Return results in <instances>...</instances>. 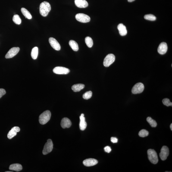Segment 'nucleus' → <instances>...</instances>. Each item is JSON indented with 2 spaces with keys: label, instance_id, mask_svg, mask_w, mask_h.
Masks as SVG:
<instances>
[{
  "label": "nucleus",
  "instance_id": "1",
  "mask_svg": "<svg viewBox=\"0 0 172 172\" xmlns=\"http://www.w3.org/2000/svg\"><path fill=\"white\" fill-rule=\"evenodd\" d=\"M51 7L50 4L47 1H44L41 3L40 6V13L41 15L46 17L50 11Z\"/></svg>",
  "mask_w": 172,
  "mask_h": 172
},
{
  "label": "nucleus",
  "instance_id": "2",
  "mask_svg": "<svg viewBox=\"0 0 172 172\" xmlns=\"http://www.w3.org/2000/svg\"><path fill=\"white\" fill-rule=\"evenodd\" d=\"M51 116V112L47 110L41 114L39 116V121L42 125H45L49 121Z\"/></svg>",
  "mask_w": 172,
  "mask_h": 172
},
{
  "label": "nucleus",
  "instance_id": "3",
  "mask_svg": "<svg viewBox=\"0 0 172 172\" xmlns=\"http://www.w3.org/2000/svg\"><path fill=\"white\" fill-rule=\"evenodd\" d=\"M148 159L153 164H156L158 161L157 153L154 149H149L147 151Z\"/></svg>",
  "mask_w": 172,
  "mask_h": 172
},
{
  "label": "nucleus",
  "instance_id": "4",
  "mask_svg": "<svg viewBox=\"0 0 172 172\" xmlns=\"http://www.w3.org/2000/svg\"><path fill=\"white\" fill-rule=\"evenodd\" d=\"M115 57L114 54H110L107 56L104 59L103 65L104 66L108 67L112 64L115 60Z\"/></svg>",
  "mask_w": 172,
  "mask_h": 172
},
{
  "label": "nucleus",
  "instance_id": "5",
  "mask_svg": "<svg viewBox=\"0 0 172 172\" xmlns=\"http://www.w3.org/2000/svg\"><path fill=\"white\" fill-rule=\"evenodd\" d=\"M53 143L51 140L50 139H48L47 141V142L45 143L44 146L42 153L44 155L50 153L52 151L53 148Z\"/></svg>",
  "mask_w": 172,
  "mask_h": 172
},
{
  "label": "nucleus",
  "instance_id": "6",
  "mask_svg": "<svg viewBox=\"0 0 172 172\" xmlns=\"http://www.w3.org/2000/svg\"><path fill=\"white\" fill-rule=\"evenodd\" d=\"M145 86L143 84L138 83L136 84L132 88V93L134 94H137L142 93L143 92Z\"/></svg>",
  "mask_w": 172,
  "mask_h": 172
},
{
  "label": "nucleus",
  "instance_id": "7",
  "mask_svg": "<svg viewBox=\"0 0 172 172\" xmlns=\"http://www.w3.org/2000/svg\"><path fill=\"white\" fill-rule=\"evenodd\" d=\"M76 19L79 22L82 23H87L90 21V18L89 16L86 14H78L76 15Z\"/></svg>",
  "mask_w": 172,
  "mask_h": 172
},
{
  "label": "nucleus",
  "instance_id": "8",
  "mask_svg": "<svg viewBox=\"0 0 172 172\" xmlns=\"http://www.w3.org/2000/svg\"><path fill=\"white\" fill-rule=\"evenodd\" d=\"M53 72L57 74H67L70 72L69 69L66 68L58 66L55 68L53 70Z\"/></svg>",
  "mask_w": 172,
  "mask_h": 172
},
{
  "label": "nucleus",
  "instance_id": "9",
  "mask_svg": "<svg viewBox=\"0 0 172 172\" xmlns=\"http://www.w3.org/2000/svg\"><path fill=\"white\" fill-rule=\"evenodd\" d=\"M169 154V151L168 147L167 146H163L161 150L159 156L162 160L164 161L167 159Z\"/></svg>",
  "mask_w": 172,
  "mask_h": 172
},
{
  "label": "nucleus",
  "instance_id": "10",
  "mask_svg": "<svg viewBox=\"0 0 172 172\" xmlns=\"http://www.w3.org/2000/svg\"><path fill=\"white\" fill-rule=\"evenodd\" d=\"M20 48L19 47H13L10 49L6 55L5 58L7 59L12 58L18 53Z\"/></svg>",
  "mask_w": 172,
  "mask_h": 172
},
{
  "label": "nucleus",
  "instance_id": "11",
  "mask_svg": "<svg viewBox=\"0 0 172 172\" xmlns=\"http://www.w3.org/2000/svg\"><path fill=\"white\" fill-rule=\"evenodd\" d=\"M49 42L51 46L56 50L59 51L61 49V46L59 43L55 38L53 37L50 38L49 39Z\"/></svg>",
  "mask_w": 172,
  "mask_h": 172
},
{
  "label": "nucleus",
  "instance_id": "12",
  "mask_svg": "<svg viewBox=\"0 0 172 172\" xmlns=\"http://www.w3.org/2000/svg\"><path fill=\"white\" fill-rule=\"evenodd\" d=\"M98 161L93 158H88L84 160L83 162L84 165L87 167H92L98 164Z\"/></svg>",
  "mask_w": 172,
  "mask_h": 172
},
{
  "label": "nucleus",
  "instance_id": "13",
  "mask_svg": "<svg viewBox=\"0 0 172 172\" xmlns=\"http://www.w3.org/2000/svg\"><path fill=\"white\" fill-rule=\"evenodd\" d=\"M168 50L167 44L165 42H162L158 47V51L159 53L164 55L167 53Z\"/></svg>",
  "mask_w": 172,
  "mask_h": 172
},
{
  "label": "nucleus",
  "instance_id": "14",
  "mask_svg": "<svg viewBox=\"0 0 172 172\" xmlns=\"http://www.w3.org/2000/svg\"><path fill=\"white\" fill-rule=\"evenodd\" d=\"M20 129L18 127H14L12 128L11 130L8 132L7 135V137L9 139H11L16 136L17 132L20 131Z\"/></svg>",
  "mask_w": 172,
  "mask_h": 172
},
{
  "label": "nucleus",
  "instance_id": "15",
  "mask_svg": "<svg viewBox=\"0 0 172 172\" xmlns=\"http://www.w3.org/2000/svg\"><path fill=\"white\" fill-rule=\"evenodd\" d=\"M75 3L76 6L80 8H86L88 5L86 0H75Z\"/></svg>",
  "mask_w": 172,
  "mask_h": 172
},
{
  "label": "nucleus",
  "instance_id": "16",
  "mask_svg": "<svg viewBox=\"0 0 172 172\" xmlns=\"http://www.w3.org/2000/svg\"><path fill=\"white\" fill-rule=\"evenodd\" d=\"M61 125L63 129L69 128L71 125V123L69 119L64 118L61 120Z\"/></svg>",
  "mask_w": 172,
  "mask_h": 172
},
{
  "label": "nucleus",
  "instance_id": "17",
  "mask_svg": "<svg viewBox=\"0 0 172 172\" xmlns=\"http://www.w3.org/2000/svg\"><path fill=\"white\" fill-rule=\"evenodd\" d=\"M117 28L119 30V33L121 36H124L127 34V31L125 26L123 24H120L118 26Z\"/></svg>",
  "mask_w": 172,
  "mask_h": 172
},
{
  "label": "nucleus",
  "instance_id": "18",
  "mask_svg": "<svg viewBox=\"0 0 172 172\" xmlns=\"http://www.w3.org/2000/svg\"><path fill=\"white\" fill-rule=\"evenodd\" d=\"M9 169L17 172L20 171L23 169V167L20 164H13L10 165Z\"/></svg>",
  "mask_w": 172,
  "mask_h": 172
},
{
  "label": "nucleus",
  "instance_id": "19",
  "mask_svg": "<svg viewBox=\"0 0 172 172\" xmlns=\"http://www.w3.org/2000/svg\"><path fill=\"white\" fill-rule=\"evenodd\" d=\"M85 86L83 84H76L72 86L71 89L74 92H79L85 88Z\"/></svg>",
  "mask_w": 172,
  "mask_h": 172
},
{
  "label": "nucleus",
  "instance_id": "20",
  "mask_svg": "<svg viewBox=\"0 0 172 172\" xmlns=\"http://www.w3.org/2000/svg\"><path fill=\"white\" fill-rule=\"evenodd\" d=\"M80 123L79 124V127L81 130H85L87 127V123L85 121V118L84 116H80Z\"/></svg>",
  "mask_w": 172,
  "mask_h": 172
},
{
  "label": "nucleus",
  "instance_id": "21",
  "mask_svg": "<svg viewBox=\"0 0 172 172\" xmlns=\"http://www.w3.org/2000/svg\"><path fill=\"white\" fill-rule=\"evenodd\" d=\"M69 44L73 51H77L79 50L78 45L75 41L73 40H70L69 42Z\"/></svg>",
  "mask_w": 172,
  "mask_h": 172
},
{
  "label": "nucleus",
  "instance_id": "22",
  "mask_svg": "<svg viewBox=\"0 0 172 172\" xmlns=\"http://www.w3.org/2000/svg\"><path fill=\"white\" fill-rule=\"evenodd\" d=\"M21 12L22 14L26 18L29 19H31L32 18V16L28 10L24 8L21 9Z\"/></svg>",
  "mask_w": 172,
  "mask_h": 172
},
{
  "label": "nucleus",
  "instance_id": "23",
  "mask_svg": "<svg viewBox=\"0 0 172 172\" xmlns=\"http://www.w3.org/2000/svg\"><path fill=\"white\" fill-rule=\"evenodd\" d=\"M38 53V49L37 47H35L32 49L31 56L33 59H36L37 58Z\"/></svg>",
  "mask_w": 172,
  "mask_h": 172
},
{
  "label": "nucleus",
  "instance_id": "24",
  "mask_svg": "<svg viewBox=\"0 0 172 172\" xmlns=\"http://www.w3.org/2000/svg\"><path fill=\"white\" fill-rule=\"evenodd\" d=\"M85 42L89 48L92 47L93 45V41L92 38L89 36L85 38Z\"/></svg>",
  "mask_w": 172,
  "mask_h": 172
},
{
  "label": "nucleus",
  "instance_id": "25",
  "mask_svg": "<svg viewBox=\"0 0 172 172\" xmlns=\"http://www.w3.org/2000/svg\"><path fill=\"white\" fill-rule=\"evenodd\" d=\"M147 120L151 127H157V122L155 120L153 119L151 117H147Z\"/></svg>",
  "mask_w": 172,
  "mask_h": 172
},
{
  "label": "nucleus",
  "instance_id": "26",
  "mask_svg": "<svg viewBox=\"0 0 172 172\" xmlns=\"http://www.w3.org/2000/svg\"><path fill=\"white\" fill-rule=\"evenodd\" d=\"M13 21L15 23L18 25H20L21 23V20L20 16L16 14L14 16L13 18Z\"/></svg>",
  "mask_w": 172,
  "mask_h": 172
},
{
  "label": "nucleus",
  "instance_id": "27",
  "mask_svg": "<svg viewBox=\"0 0 172 172\" xmlns=\"http://www.w3.org/2000/svg\"><path fill=\"white\" fill-rule=\"evenodd\" d=\"M144 18L146 20H151V21H155L156 20V17L155 16L152 14L145 15L144 16Z\"/></svg>",
  "mask_w": 172,
  "mask_h": 172
},
{
  "label": "nucleus",
  "instance_id": "28",
  "mask_svg": "<svg viewBox=\"0 0 172 172\" xmlns=\"http://www.w3.org/2000/svg\"><path fill=\"white\" fill-rule=\"evenodd\" d=\"M149 133L145 129H142L139 132V135L140 136L142 137H145L148 136Z\"/></svg>",
  "mask_w": 172,
  "mask_h": 172
},
{
  "label": "nucleus",
  "instance_id": "29",
  "mask_svg": "<svg viewBox=\"0 0 172 172\" xmlns=\"http://www.w3.org/2000/svg\"><path fill=\"white\" fill-rule=\"evenodd\" d=\"M92 96V91H89L85 93L83 95V97L85 99H88L91 98Z\"/></svg>",
  "mask_w": 172,
  "mask_h": 172
},
{
  "label": "nucleus",
  "instance_id": "30",
  "mask_svg": "<svg viewBox=\"0 0 172 172\" xmlns=\"http://www.w3.org/2000/svg\"><path fill=\"white\" fill-rule=\"evenodd\" d=\"M163 104L167 107L172 106V103L170 102V100L168 98H165L163 100Z\"/></svg>",
  "mask_w": 172,
  "mask_h": 172
},
{
  "label": "nucleus",
  "instance_id": "31",
  "mask_svg": "<svg viewBox=\"0 0 172 172\" xmlns=\"http://www.w3.org/2000/svg\"><path fill=\"white\" fill-rule=\"evenodd\" d=\"M6 93V91L5 89L1 88L0 89V98H1L3 96L5 95Z\"/></svg>",
  "mask_w": 172,
  "mask_h": 172
},
{
  "label": "nucleus",
  "instance_id": "32",
  "mask_svg": "<svg viewBox=\"0 0 172 172\" xmlns=\"http://www.w3.org/2000/svg\"><path fill=\"white\" fill-rule=\"evenodd\" d=\"M104 149L106 152L108 153H109L111 152V151H112L111 147L109 146L105 147L104 148Z\"/></svg>",
  "mask_w": 172,
  "mask_h": 172
},
{
  "label": "nucleus",
  "instance_id": "33",
  "mask_svg": "<svg viewBox=\"0 0 172 172\" xmlns=\"http://www.w3.org/2000/svg\"><path fill=\"white\" fill-rule=\"evenodd\" d=\"M111 141L113 143H116L118 142V140L116 138L112 137L111 138Z\"/></svg>",
  "mask_w": 172,
  "mask_h": 172
},
{
  "label": "nucleus",
  "instance_id": "34",
  "mask_svg": "<svg viewBox=\"0 0 172 172\" xmlns=\"http://www.w3.org/2000/svg\"><path fill=\"white\" fill-rule=\"evenodd\" d=\"M135 0H128L129 2H133V1H134Z\"/></svg>",
  "mask_w": 172,
  "mask_h": 172
},
{
  "label": "nucleus",
  "instance_id": "35",
  "mask_svg": "<svg viewBox=\"0 0 172 172\" xmlns=\"http://www.w3.org/2000/svg\"><path fill=\"white\" fill-rule=\"evenodd\" d=\"M170 129H171V130L172 131V123L171 124H170Z\"/></svg>",
  "mask_w": 172,
  "mask_h": 172
},
{
  "label": "nucleus",
  "instance_id": "36",
  "mask_svg": "<svg viewBox=\"0 0 172 172\" xmlns=\"http://www.w3.org/2000/svg\"><path fill=\"white\" fill-rule=\"evenodd\" d=\"M81 116H84V114H81Z\"/></svg>",
  "mask_w": 172,
  "mask_h": 172
},
{
  "label": "nucleus",
  "instance_id": "37",
  "mask_svg": "<svg viewBox=\"0 0 172 172\" xmlns=\"http://www.w3.org/2000/svg\"><path fill=\"white\" fill-rule=\"evenodd\" d=\"M13 172V171H5V172Z\"/></svg>",
  "mask_w": 172,
  "mask_h": 172
}]
</instances>
